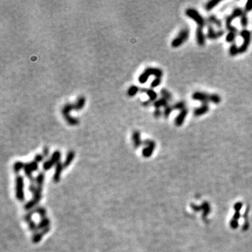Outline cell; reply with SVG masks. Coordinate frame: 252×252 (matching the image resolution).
I'll return each instance as SVG.
<instances>
[{
    "mask_svg": "<svg viewBox=\"0 0 252 252\" xmlns=\"http://www.w3.org/2000/svg\"><path fill=\"white\" fill-rule=\"evenodd\" d=\"M150 76H154L157 78H161L163 76V72L159 68L148 67L139 77V82L141 83H146Z\"/></svg>",
    "mask_w": 252,
    "mask_h": 252,
    "instance_id": "1",
    "label": "cell"
},
{
    "mask_svg": "<svg viewBox=\"0 0 252 252\" xmlns=\"http://www.w3.org/2000/svg\"><path fill=\"white\" fill-rule=\"evenodd\" d=\"M185 14L189 18L195 21L198 27L203 28L206 25L205 19L196 9H193V8H189V9L186 10Z\"/></svg>",
    "mask_w": 252,
    "mask_h": 252,
    "instance_id": "2",
    "label": "cell"
},
{
    "mask_svg": "<svg viewBox=\"0 0 252 252\" xmlns=\"http://www.w3.org/2000/svg\"><path fill=\"white\" fill-rule=\"evenodd\" d=\"M190 35V30L188 28H183L178 32V35L173 39L171 43L172 48H178L183 43L188 40Z\"/></svg>",
    "mask_w": 252,
    "mask_h": 252,
    "instance_id": "3",
    "label": "cell"
},
{
    "mask_svg": "<svg viewBox=\"0 0 252 252\" xmlns=\"http://www.w3.org/2000/svg\"><path fill=\"white\" fill-rule=\"evenodd\" d=\"M24 186V177L21 175H18L15 178V197L20 202L25 200Z\"/></svg>",
    "mask_w": 252,
    "mask_h": 252,
    "instance_id": "4",
    "label": "cell"
},
{
    "mask_svg": "<svg viewBox=\"0 0 252 252\" xmlns=\"http://www.w3.org/2000/svg\"><path fill=\"white\" fill-rule=\"evenodd\" d=\"M73 109L76 110L75 104H67L65 105L64 107H63V109L62 110V114L63 115V116H64L65 119L67 120L69 125H77L78 124V123H79V120H78L77 119H76V118L72 117L69 115V111H71V110H73Z\"/></svg>",
    "mask_w": 252,
    "mask_h": 252,
    "instance_id": "5",
    "label": "cell"
},
{
    "mask_svg": "<svg viewBox=\"0 0 252 252\" xmlns=\"http://www.w3.org/2000/svg\"><path fill=\"white\" fill-rule=\"evenodd\" d=\"M240 35L243 38V43L240 46V53H245L247 51L251 41V33L246 29H243L240 32Z\"/></svg>",
    "mask_w": 252,
    "mask_h": 252,
    "instance_id": "6",
    "label": "cell"
},
{
    "mask_svg": "<svg viewBox=\"0 0 252 252\" xmlns=\"http://www.w3.org/2000/svg\"><path fill=\"white\" fill-rule=\"evenodd\" d=\"M143 144L145 147L142 150V156L144 158H149L152 156L154 149H156V142L151 140H145L143 141Z\"/></svg>",
    "mask_w": 252,
    "mask_h": 252,
    "instance_id": "7",
    "label": "cell"
},
{
    "mask_svg": "<svg viewBox=\"0 0 252 252\" xmlns=\"http://www.w3.org/2000/svg\"><path fill=\"white\" fill-rule=\"evenodd\" d=\"M192 99L193 100L202 102V104H209V102H211L212 100V94H209L201 91H196L192 94Z\"/></svg>",
    "mask_w": 252,
    "mask_h": 252,
    "instance_id": "8",
    "label": "cell"
},
{
    "mask_svg": "<svg viewBox=\"0 0 252 252\" xmlns=\"http://www.w3.org/2000/svg\"><path fill=\"white\" fill-rule=\"evenodd\" d=\"M224 31L222 30H219V31H216L214 29V27L211 25L208 26V29H207V37L210 40H216V39L220 38L221 36L224 35Z\"/></svg>",
    "mask_w": 252,
    "mask_h": 252,
    "instance_id": "9",
    "label": "cell"
},
{
    "mask_svg": "<svg viewBox=\"0 0 252 252\" xmlns=\"http://www.w3.org/2000/svg\"><path fill=\"white\" fill-rule=\"evenodd\" d=\"M195 36L196 41L198 45L200 46H204L206 41V36L204 33L203 28L198 27L195 31Z\"/></svg>",
    "mask_w": 252,
    "mask_h": 252,
    "instance_id": "10",
    "label": "cell"
},
{
    "mask_svg": "<svg viewBox=\"0 0 252 252\" xmlns=\"http://www.w3.org/2000/svg\"><path fill=\"white\" fill-rule=\"evenodd\" d=\"M64 168L65 167L64 165H63V162H59L56 165V169H55L53 177H52V179H53V182L55 183H58L60 182V178H61L62 172Z\"/></svg>",
    "mask_w": 252,
    "mask_h": 252,
    "instance_id": "11",
    "label": "cell"
},
{
    "mask_svg": "<svg viewBox=\"0 0 252 252\" xmlns=\"http://www.w3.org/2000/svg\"><path fill=\"white\" fill-rule=\"evenodd\" d=\"M188 114V110L187 109H185L182 110V111H181L174 120L175 125L177 126V127L182 126L183 124V123H184V120H186V118Z\"/></svg>",
    "mask_w": 252,
    "mask_h": 252,
    "instance_id": "12",
    "label": "cell"
},
{
    "mask_svg": "<svg viewBox=\"0 0 252 252\" xmlns=\"http://www.w3.org/2000/svg\"><path fill=\"white\" fill-rule=\"evenodd\" d=\"M50 230H51V227H48L45 228V229L41 230L40 232H37L36 233H34V235L32 237V241L34 244H38L39 242H40L41 240L43 238L44 235H45L46 234L48 233Z\"/></svg>",
    "mask_w": 252,
    "mask_h": 252,
    "instance_id": "13",
    "label": "cell"
},
{
    "mask_svg": "<svg viewBox=\"0 0 252 252\" xmlns=\"http://www.w3.org/2000/svg\"><path fill=\"white\" fill-rule=\"evenodd\" d=\"M209 106L208 103H203L198 108H195L193 111V115L195 116H203L204 114H206L207 112L209 111Z\"/></svg>",
    "mask_w": 252,
    "mask_h": 252,
    "instance_id": "14",
    "label": "cell"
},
{
    "mask_svg": "<svg viewBox=\"0 0 252 252\" xmlns=\"http://www.w3.org/2000/svg\"><path fill=\"white\" fill-rule=\"evenodd\" d=\"M23 171H24L25 175L26 176L29 180H30V183H35V178L33 177L32 176V170L31 169V167L30 165V162H25L24 169H23Z\"/></svg>",
    "mask_w": 252,
    "mask_h": 252,
    "instance_id": "15",
    "label": "cell"
},
{
    "mask_svg": "<svg viewBox=\"0 0 252 252\" xmlns=\"http://www.w3.org/2000/svg\"><path fill=\"white\" fill-rule=\"evenodd\" d=\"M192 209L195 210V211H200V210H203L204 214H203V218H205L206 216L209 214L210 212V206L209 203H204L201 206H197L192 204Z\"/></svg>",
    "mask_w": 252,
    "mask_h": 252,
    "instance_id": "16",
    "label": "cell"
},
{
    "mask_svg": "<svg viewBox=\"0 0 252 252\" xmlns=\"http://www.w3.org/2000/svg\"><path fill=\"white\" fill-rule=\"evenodd\" d=\"M132 141L135 148L137 149L143 144V141L141 140V134L139 131H135L132 134Z\"/></svg>",
    "mask_w": 252,
    "mask_h": 252,
    "instance_id": "17",
    "label": "cell"
},
{
    "mask_svg": "<svg viewBox=\"0 0 252 252\" xmlns=\"http://www.w3.org/2000/svg\"><path fill=\"white\" fill-rule=\"evenodd\" d=\"M141 93H146L147 95L149 96V99L150 100L151 102H155L156 100H157V98H158V94L156 93V92H155L153 90H152V89H149V88H140V90Z\"/></svg>",
    "mask_w": 252,
    "mask_h": 252,
    "instance_id": "18",
    "label": "cell"
},
{
    "mask_svg": "<svg viewBox=\"0 0 252 252\" xmlns=\"http://www.w3.org/2000/svg\"><path fill=\"white\" fill-rule=\"evenodd\" d=\"M75 157V152L74 151H69V153H67L66 158H65L64 162H63V165H64V167L67 168L72 163V162L74 161Z\"/></svg>",
    "mask_w": 252,
    "mask_h": 252,
    "instance_id": "19",
    "label": "cell"
},
{
    "mask_svg": "<svg viewBox=\"0 0 252 252\" xmlns=\"http://www.w3.org/2000/svg\"><path fill=\"white\" fill-rule=\"evenodd\" d=\"M207 20L209 23H211L212 25H216V27L219 28H220L222 27V22L221 20L219 19L216 15H210L207 18Z\"/></svg>",
    "mask_w": 252,
    "mask_h": 252,
    "instance_id": "20",
    "label": "cell"
},
{
    "mask_svg": "<svg viewBox=\"0 0 252 252\" xmlns=\"http://www.w3.org/2000/svg\"><path fill=\"white\" fill-rule=\"evenodd\" d=\"M32 214H38L39 216L41 217V219L46 217V209L44 208L43 207H36L35 209L31 210Z\"/></svg>",
    "mask_w": 252,
    "mask_h": 252,
    "instance_id": "21",
    "label": "cell"
},
{
    "mask_svg": "<svg viewBox=\"0 0 252 252\" xmlns=\"http://www.w3.org/2000/svg\"><path fill=\"white\" fill-rule=\"evenodd\" d=\"M50 224H51V220H50V219H48L47 217L44 218V219H41L39 224H37L38 230H42L45 229V228L50 226Z\"/></svg>",
    "mask_w": 252,
    "mask_h": 252,
    "instance_id": "22",
    "label": "cell"
},
{
    "mask_svg": "<svg viewBox=\"0 0 252 252\" xmlns=\"http://www.w3.org/2000/svg\"><path fill=\"white\" fill-rule=\"evenodd\" d=\"M168 104V101L163 98H161L153 102V106L155 107V109H160L161 107H163L164 108L167 107Z\"/></svg>",
    "mask_w": 252,
    "mask_h": 252,
    "instance_id": "23",
    "label": "cell"
},
{
    "mask_svg": "<svg viewBox=\"0 0 252 252\" xmlns=\"http://www.w3.org/2000/svg\"><path fill=\"white\" fill-rule=\"evenodd\" d=\"M244 13H245V10H243L242 9H241L240 7H236L233 10L231 13V17L233 18V20L237 18H240L242 15H243Z\"/></svg>",
    "mask_w": 252,
    "mask_h": 252,
    "instance_id": "24",
    "label": "cell"
},
{
    "mask_svg": "<svg viewBox=\"0 0 252 252\" xmlns=\"http://www.w3.org/2000/svg\"><path fill=\"white\" fill-rule=\"evenodd\" d=\"M44 179H45V174L44 172H40L39 173L38 175L36 176V177L35 178V183L36 186L38 187H42V186L44 184Z\"/></svg>",
    "mask_w": 252,
    "mask_h": 252,
    "instance_id": "25",
    "label": "cell"
},
{
    "mask_svg": "<svg viewBox=\"0 0 252 252\" xmlns=\"http://www.w3.org/2000/svg\"><path fill=\"white\" fill-rule=\"evenodd\" d=\"M220 2H221V1H220V0H211V1H209L205 4V9L208 10V11L209 10H211L214 9Z\"/></svg>",
    "mask_w": 252,
    "mask_h": 252,
    "instance_id": "26",
    "label": "cell"
},
{
    "mask_svg": "<svg viewBox=\"0 0 252 252\" xmlns=\"http://www.w3.org/2000/svg\"><path fill=\"white\" fill-rule=\"evenodd\" d=\"M37 204L38 203H36V201L34 200L32 198L30 200H29L28 202H27V203H25V206H24V209L26 210V211H31V210L35 209Z\"/></svg>",
    "mask_w": 252,
    "mask_h": 252,
    "instance_id": "27",
    "label": "cell"
},
{
    "mask_svg": "<svg viewBox=\"0 0 252 252\" xmlns=\"http://www.w3.org/2000/svg\"><path fill=\"white\" fill-rule=\"evenodd\" d=\"M239 53H240V47H238L237 44L235 43L232 44V45L230 46L229 48V54L231 56L234 57Z\"/></svg>",
    "mask_w": 252,
    "mask_h": 252,
    "instance_id": "28",
    "label": "cell"
},
{
    "mask_svg": "<svg viewBox=\"0 0 252 252\" xmlns=\"http://www.w3.org/2000/svg\"><path fill=\"white\" fill-rule=\"evenodd\" d=\"M85 104H86L85 97H83V96L80 97V98L78 99L77 102H76V104H74L75 107H76V110L82 109L84 107V106H85Z\"/></svg>",
    "mask_w": 252,
    "mask_h": 252,
    "instance_id": "29",
    "label": "cell"
},
{
    "mask_svg": "<svg viewBox=\"0 0 252 252\" xmlns=\"http://www.w3.org/2000/svg\"><path fill=\"white\" fill-rule=\"evenodd\" d=\"M60 158H61V153L59 151H56L52 153L51 158V161L53 162L55 165H56L58 163L60 160Z\"/></svg>",
    "mask_w": 252,
    "mask_h": 252,
    "instance_id": "30",
    "label": "cell"
},
{
    "mask_svg": "<svg viewBox=\"0 0 252 252\" xmlns=\"http://www.w3.org/2000/svg\"><path fill=\"white\" fill-rule=\"evenodd\" d=\"M25 163L24 162H21V161H17L15 162L14 165V171L16 174H18L21 170L24 169Z\"/></svg>",
    "mask_w": 252,
    "mask_h": 252,
    "instance_id": "31",
    "label": "cell"
},
{
    "mask_svg": "<svg viewBox=\"0 0 252 252\" xmlns=\"http://www.w3.org/2000/svg\"><path fill=\"white\" fill-rule=\"evenodd\" d=\"M240 25L242 27L244 28H246L249 25V19L247 16V13L245 11L243 15L240 17Z\"/></svg>",
    "mask_w": 252,
    "mask_h": 252,
    "instance_id": "32",
    "label": "cell"
},
{
    "mask_svg": "<svg viewBox=\"0 0 252 252\" xmlns=\"http://www.w3.org/2000/svg\"><path fill=\"white\" fill-rule=\"evenodd\" d=\"M161 94L162 95V98H165V99H167L168 102L171 101L172 99V94L170 93L169 91L166 89L165 88H162V90H161Z\"/></svg>",
    "mask_w": 252,
    "mask_h": 252,
    "instance_id": "33",
    "label": "cell"
},
{
    "mask_svg": "<svg viewBox=\"0 0 252 252\" xmlns=\"http://www.w3.org/2000/svg\"><path fill=\"white\" fill-rule=\"evenodd\" d=\"M174 110H178V111H182V110L186 109V103L183 101L178 102L177 103H175L172 106Z\"/></svg>",
    "mask_w": 252,
    "mask_h": 252,
    "instance_id": "34",
    "label": "cell"
},
{
    "mask_svg": "<svg viewBox=\"0 0 252 252\" xmlns=\"http://www.w3.org/2000/svg\"><path fill=\"white\" fill-rule=\"evenodd\" d=\"M140 89L137 86H132L129 89H128V94L130 97H133V96H135V94L137 93L139 91H140Z\"/></svg>",
    "mask_w": 252,
    "mask_h": 252,
    "instance_id": "35",
    "label": "cell"
},
{
    "mask_svg": "<svg viewBox=\"0 0 252 252\" xmlns=\"http://www.w3.org/2000/svg\"><path fill=\"white\" fill-rule=\"evenodd\" d=\"M55 164L51 161V159H49L48 161H46L43 163V170L44 171H48Z\"/></svg>",
    "mask_w": 252,
    "mask_h": 252,
    "instance_id": "36",
    "label": "cell"
},
{
    "mask_svg": "<svg viewBox=\"0 0 252 252\" xmlns=\"http://www.w3.org/2000/svg\"><path fill=\"white\" fill-rule=\"evenodd\" d=\"M236 35H237V33L228 32V34L226 35V37H225V40H226L228 43L233 44V42L235 41L236 39Z\"/></svg>",
    "mask_w": 252,
    "mask_h": 252,
    "instance_id": "37",
    "label": "cell"
},
{
    "mask_svg": "<svg viewBox=\"0 0 252 252\" xmlns=\"http://www.w3.org/2000/svg\"><path fill=\"white\" fill-rule=\"evenodd\" d=\"M27 224H28V227L29 228H30V230L32 231V232H33L34 233H37V230H39L37 224H36V223L34 221V220H32L30 222H28Z\"/></svg>",
    "mask_w": 252,
    "mask_h": 252,
    "instance_id": "38",
    "label": "cell"
},
{
    "mask_svg": "<svg viewBox=\"0 0 252 252\" xmlns=\"http://www.w3.org/2000/svg\"><path fill=\"white\" fill-rule=\"evenodd\" d=\"M173 110H174V109H173L172 106L167 105V107H165L164 108V111H163V116H165V118L167 119V118L170 116V114H172Z\"/></svg>",
    "mask_w": 252,
    "mask_h": 252,
    "instance_id": "39",
    "label": "cell"
},
{
    "mask_svg": "<svg viewBox=\"0 0 252 252\" xmlns=\"http://www.w3.org/2000/svg\"><path fill=\"white\" fill-rule=\"evenodd\" d=\"M221 102V98L218 94H212V100L211 102L215 104H218Z\"/></svg>",
    "mask_w": 252,
    "mask_h": 252,
    "instance_id": "40",
    "label": "cell"
},
{
    "mask_svg": "<svg viewBox=\"0 0 252 252\" xmlns=\"http://www.w3.org/2000/svg\"><path fill=\"white\" fill-rule=\"evenodd\" d=\"M252 10V0H249L246 2L245 6V11L246 13L250 12Z\"/></svg>",
    "mask_w": 252,
    "mask_h": 252,
    "instance_id": "41",
    "label": "cell"
},
{
    "mask_svg": "<svg viewBox=\"0 0 252 252\" xmlns=\"http://www.w3.org/2000/svg\"><path fill=\"white\" fill-rule=\"evenodd\" d=\"M161 83V78H156L155 79L152 81V83L151 84V87L152 88H156L158 86H159Z\"/></svg>",
    "mask_w": 252,
    "mask_h": 252,
    "instance_id": "42",
    "label": "cell"
},
{
    "mask_svg": "<svg viewBox=\"0 0 252 252\" xmlns=\"http://www.w3.org/2000/svg\"><path fill=\"white\" fill-rule=\"evenodd\" d=\"M30 165L31 167V169L32 170V171L34 172L38 171V170H39L38 162H36L35 161H33L30 162Z\"/></svg>",
    "mask_w": 252,
    "mask_h": 252,
    "instance_id": "43",
    "label": "cell"
},
{
    "mask_svg": "<svg viewBox=\"0 0 252 252\" xmlns=\"http://www.w3.org/2000/svg\"><path fill=\"white\" fill-rule=\"evenodd\" d=\"M230 227L233 228V229H235V228H237L238 227V220H235L232 219L230 220Z\"/></svg>",
    "mask_w": 252,
    "mask_h": 252,
    "instance_id": "44",
    "label": "cell"
},
{
    "mask_svg": "<svg viewBox=\"0 0 252 252\" xmlns=\"http://www.w3.org/2000/svg\"><path fill=\"white\" fill-rule=\"evenodd\" d=\"M242 207H243V204L242 203H240V202H239V203H237L236 204H235L234 209L235 210V212H240L241 209L242 208Z\"/></svg>",
    "mask_w": 252,
    "mask_h": 252,
    "instance_id": "45",
    "label": "cell"
},
{
    "mask_svg": "<svg viewBox=\"0 0 252 252\" xmlns=\"http://www.w3.org/2000/svg\"><path fill=\"white\" fill-rule=\"evenodd\" d=\"M44 158V156H43V155L36 154L35 156V161L39 163V162H41L43 161Z\"/></svg>",
    "mask_w": 252,
    "mask_h": 252,
    "instance_id": "46",
    "label": "cell"
},
{
    "mask_svg": "<svg viewBox=\"0 0 252 252\" xmlns=\"http://www.w3.org/2000/svg\"><path fill=\"white\" fill-rule=\"evenodd\" d=\"M153 115L155 118L156 119H158L159 117H161V116L162 115V112L160 109H155V111L153 112Z\"/></svg>",
    "mask_w": 252,
    "mask_h": 252,
    "instance_id": "47",
    "label": "cell"
},
{
    "mask_svg": "<svg viewBox=\"0 0 252 252\" xmlns=\"http://www.w3.org/2000/svg\"><path fill=\"white\" fill-rule=\"evenodd\" d=\"M49 154V149L47 146H45L43 149V156H44V158L48 156Z\"/></svg>",
    "mask_w": 252,
    "mask_h": 252,
    "instance_id": "48",
    "label": "cell"
},
{
    "mask_svg": "<svg viewBox=\"0 0 252 252\" xmlns=\"http://www.w3.org/2000/svg\"><path fill=\"white\" fill-rule=\"evenodd\" d=\"M240 216H241V214H240V212H235V214H234V216H233V219H235V220H238V219H240Z\"/></svg>",
    "mask_w": 252,
    "mask_h": 252,
    "instance_id": "49",
    "label": "cell"
},
{
    "mask_svg": "<svg viewBox=\"0 0 252 252\" xmlns=\"http://www.w3.org/2000/svg\"><path fill=\"white\" fill-rule=\"evenodd\" d=\"M151 102H151V101L149 99V100L144 102L143 103H142V104H143V106H144V107H148V106H149V105L151 104Z\"/></svg>",
    "mask_w": 252,
    "mask_h": 252,
    "instance_id": "50",
    "label": "cell"
}]
</instances>
